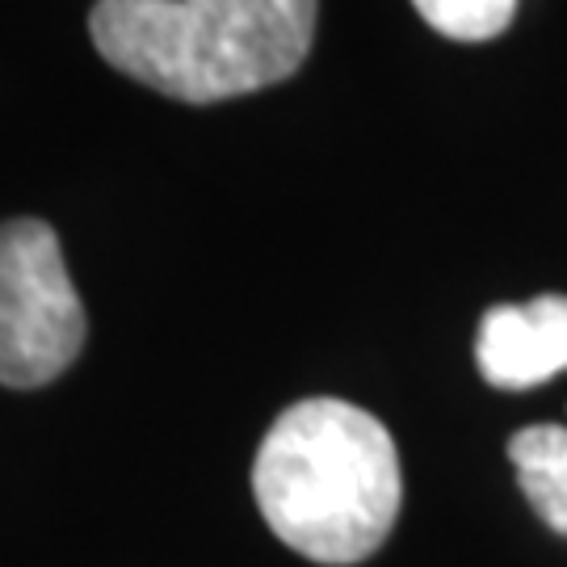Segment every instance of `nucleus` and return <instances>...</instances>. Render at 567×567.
Instances as JSON below:
<instances>
[{
  "label": "nucleus",
  "instance_id": "4",
  "mask_svg": "<svg viewBox=\"0 0 567 567\" xmlns=\"http://www.w3.org/2000/svg\"><path fill=\"white\" fill-rule=\"evenodd\" d=\"M475 362L492 386L526 391L567 370V299L543 295L529 303L492 307L480 324Z\"/></svg>",
  "mask_w": 567,
  "mask_h": 567
},
{
  "label": "nucleus",
  "instance_id": "3",
  "mask_svg": "<svg viewBox=\"0 0 567 567\" xmlns=\"http://www.w3.org/2000/svg\"><path fill=\"white\" fill-rule=\"evenodd\" d=\"M89 320L68 278L55 227L0 224V383L34 391L81 358Z\"/></svg>",
  "mask_w": 567,
  "mask_h": 567
},
{
  "label": "nucleus",
  "instance_id": "6",
  "mask_svg": "<svg viewBox=\"0 0 567 567\" xmlns=\"http://www.w3.org/2000/svg\"><path fill=\"white\" fill-rule=\"evenodd\" d=\"M416 13L454 42H487L505 34L517 0H412Z\"/></svg>",
  "mask_w": 567,
  "mask_h": 567
},
{
  "label": "nucleus",
  "instance_id": "2",
  "mask_svg": "<svg viewBox=\"0 0 567 567\" xmlns=\"http://www.w3.org/2000/svg\"><path fill=\"white\" fill-rule=\"evenodd\" d=\"M316 21L320 0H97L89 34L122 76L210 105L295 76Z\"/></svg>",
  "mask_w": 567,
  "mask_h": 567
},
{
  "label": "nucleus",
  "instance_id": "1",
  "mask_svg": "<svg viewBox=\"0 0 567 567\" xmlns=\"http://www.w3.org/2000/svg\"><path fill=\"white\" fill-rule=\"evenodd\" d=\"M252 492L269 529L311 564L370 559L400 517V454L379 416L344 400H303L265 433Z\"/></svg>",
  "mask_w": 567,
  "mask_h": 567
},
{
  "label": "nucleus",
  "instance_id": "5",
  "mask_svg": "<svg viewBox=\"0 0 567 567\" xmlns=\"http://www.w3.org/2000/svg\"><path fill=\"white\" fill-rule=\"evenodd\" d=\"M508 463L534 513L567 538V429L529 425L508 437Z\"/></svg>",
  "mask_w": 567,
  "mask_h": 567
}]
</instances>
